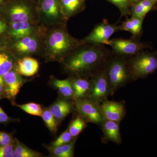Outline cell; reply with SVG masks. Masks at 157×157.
Masks as SVG:
<instances>
[{
  "instance_id": "6da1fadb",
  "label": "cell",
  "mask_w": 157,
  "mask_h": 157,
  "mask_svg": "<svg viewBox=\"0 0 157 157\" xmlns=\"http://www.w3.org/2000/svg\"><path fill=\"white\" fill-rule=\"evenodd\" d=\"M108 53L98 44H86L73 51L62 62L66 71L76 76H91L106 66Z\"/></svg>"
},
{
  "instance_id": "7a4b0ae2",
  "label": "cell",
  "mask_w": 157,
  "mask_h": 157,
  "mask_svg": "<svg viewBox=\"0 0 157 157\" xmlns=\"http://www.w3.org/2000/svg\"><path fill=\"white\" fill-rule=\"evenodd\" d=\"M47 29L43 39L44 55L48 61L63 62L73 51L85 44L72 36L63 26Z\"/></svg>"
},
{
  "instance_id": "3957f363",
  "label": "cell",
  "mask_w": 157,
  "mask_h": 157,
  "mask_svg": "<svg viewBox=\"0 0 157 157\" xmlns=\"http://www.w3.org/2000/svg\"><path fill=\"white\" fill-rule=\"evenodd\" d=\"M0 11L9 23L22 21L39 23L36 5L32 0H8L1 7Z\"/></svg>"
},
{
  "instance_id": "277c9868",
  "label": "cell",
  "mask_w": 157,
  "mask_h": 157,
  "mask_svg": "<svg viewBox=\"0 0 157 157\" xmlns=\"http://www.w3.org/2000/svg\"><path fill=\"white\" fill-rule=\"evenodd\" d=\"M39 23L45 27L63 25L67 21L60 0H39L36 4Z\"/></svg>"
},
{
  "instance_id": "5b68a950",
  "label": "cell",
  "mask_w": 157,
  "mask_h": 157,
  "mask_svg": "<svg viewBox=\"0 0 157 157\" xmlns=\"http://www.w3.org/2000/svg\"><path fill=\"white\" fill-rule=\"evenodd\" d=\"M132 80L146 78L157 70V52H140L128 62Z\"/></svg>"
},
{
  "instance_id": "8992f818",
  "label": "cell",
  "mask_w": 157,
  "mask_h": 157,
  "mask_svg": "<svg viewBox=\"0 0 157 157\" xmlns=\"http://www.w3.org/2000/svg\"><path fill=\"white\" fill-rule=\"evenodd\" d=\"M106 70L107 80L113 95L132 79L128 61L123 58L117 57L108 60Z\"/></svg>"
},
{
  "instance_id": "52a82bcc",
  "label": "cell",
  "mask_w": 157,
  "mask_h": 157,
  "mask_svg": "<svg viewBox=\"0 0 157 157\" xmlns=\"http://www.w3.org/2000/svg\"><path fill=\"white\" fill-rule=\"evenodd\" d=\"M91 77L90 89L87 98L100 105L108 97L113 95L107 80L106 66Z\"/></svg>"
},
{
  "instance_id": "ba28073f",
  "label": "cell",
  "mask_w": 157,
  "mask_h": 157,
  "mask_svg": "<svg viewBox=\"0 0 157 157\" xmlns=\"http://www.w3.org/2000/svg\"><path fill=\"white\" fill-rule=\"evenodd\" d=\"M44 34H38L13 41L11 48L19 59L29 57L43 50Z\"/></svg>"
},
{
  "instance_id": "9c48e42d",
  "label": "cell",
  "mask_w": 157,
  "mask_h": 157,
  "mask_svg": "<svg viewBox=\"0 0 157 157\" xmlns=\"http://www.w3.org/2000/svg\"><path fill=\"white\" fill-rule=\"evenodd\" d=\"M74 103L78 115L86 122L101 125L104 117L99 104L87 98L74 101Z\"/></svg>"
},
{
  "instance_id": "30bf717a",
  "label": "cell",
  "mask_w": 157,
  "mask_h": 157,
  "mask_svg": "<svg viewBox=\"0 0 157 157\" xmlns=\"http://www.w3.org/2000/svg\"><path fill=\"white\" fill-rule=\"evenodd\" d=\"M119 31V25L110 24L106 20L96 26L89 35L83 39L85 44H106L108 45L109 38Z\"/></svg>"
},
{
  "instance_id": "8fae6325",
  "label": "cell",
  "mask_w": 157,
  "mask_h": 157,
  "mask_svg": "<svg viewBox=\"0 0 157 157\" xmlns=\"http://www.w3.org/2000/svg\"><path fill=\"white\" fill-rule=\"evenodd\" d=\"M47 29L39 23L22 21L9 23L7 32L12 40L15 41L31 35L45 33Z\"/></svg>"
},
{
  "instance_id": "7c38bea8",
  "label": "cell",
  "mask_w": 157,
  "mask_h": 157,
  "mask_svg": "<svg viewBox=\"0 0 157 157\" xmlns=\"http://www.w3.org/2000/svg\"><path fill=\"white\" fill-rule=\"evenodd\" d=\"M21 76L15 67L3 76V86L6 98L11 102L13 106L16 105L15 99L20 89L25 82L28 81L27 79L23 78Z\"/></svg>"
},
{
  "instance_id": "4fadbf2b",
  "label": "cell",
  "mask_w": 157,
  "mask_h": 157,
  "mask_svg": "<svg viewBox=\"0 0 157 157\" xmlns=\"http://www.w3.org/2000/svg\"><path fill=\"white\" fill-rule=\"evenodd\" d=\"M108 45L116 53L121 56H135L150 47L146 43L136 39H113L109 40Z\"/></svg>"
},
{
  "instance_id": "5bb4252c",
  "label": "cell",
  "mask_w": 157,
  "mask_h": 157,
  "mask_svg": "<svg viewBox=\"0 0 157 157\" xmlns=\"http://www.w3.org/2000/svg\"><path fill=\"white\" fill-rule=\"evenodd\" d=\"M100 107L104 119L120 123L125 116L126 110L123 101L117 102L107 99L100 104Z\"/></svg>"
},
{
  "instance_id": "9a60e30c",
  "label": "cell",
  "mask_w": 157,
  "mask_h": 157,
  "mask_svg": "<svg viewBox=\"0 0 157 157\" xmlns=\"http://www.w3.org/2000/svg\"><path fill=\"white\" fill-rule=\"evenodd\" d=\"M48 109L58 122L63 121L74 109L75 110L74 103L63 98L57 100Z\"/></svg>"
},
{
  "instance_id": "2e32d148",
  "label": "cell",
  "mask_w": 157,
  "mask_h": 157,
  "mask_svg": "<svg viewBox=\"0 0 157 157\" xmlns=\"http://www.w3.org/2000/svg\"><path fill=\"white\" fill-rule=\"evenodd\" d=\"M105 141H110L117 144L122 143L120 123L104 119L101 124Z\"/></svg>"
},
{
  "instance_id": "e0dca14e",
  "label": "cell",
  "mask_w": 157,
  "mask_h": 157,
  "mask_svg": "<svg viewBox=\"0 0 157 157\" xmlns=\"http://www.w3.org/2000/svg\"><path fill=\"white\" fill-rule=\"evenodd\" d=\"M16 68L17 72L22 76H31L38 72L39 64L36 59L26 57L18 60Z\"/></svg>"
},
{
  "instance_id": "ac0fdd59",
  "label": "cell",
  "mask_w": 157,
  "mask_h": 157,
  "mask_svg": "<svg viewBox=\"0 0 157 157\" xmlns=\"http://www.w3.org/2000/svg\"><path fill=\"white\" fill-rule=\"evenodd\" d=\"M60 3L67 20L83 11L85 6V0H60Z\"/></svg>"
},
{
  "instance_id": "d6986e66",
  "label": "cell",
  "mask_w": 157,
  "mask_h": 157,
  "mask_svg": "<svg viewBox=\"0 0 157 157\" xmlns=\"http://www.w3.org/2000/svg\"><path fill=\"white\" fill-rule=\"evenodd\" d=\"M51 79L52 86L58 90L63 98L68 100H73L74 90L72 78L59 79L52 77Z\"/></svg>"
},
{
  "instance_id": "ffe728a7",
  "label": "cell",
  "mask_w": 157,
  "mask_h": 157,
  "mask_svg": "<svg viewBox=\"0 0 157 157\" xmlns=\"http://www.w3.org/2000/svg\"><path fill=\"white\" fill-rule=\"evenodd\" d=\"M71 78L74 90L73 101L87 98L91 87L90 80L78 76Z\"/></svg>"
},
{
  "instance_id": "44dd1931",
  "label": "cell",
  "mask_w": 157,
  "mask_h": 157,
  "mask_svg": "<svg viewBox=\"0 0 157 157\" xmlns=\"http://www.w3.org/2000/svg\"><path fill=\"white\" fill-rule=\"evenodd\" d=\"M144 17H132L122 23L119 30L126 31L132 34L134 38L140 36L142 33V25Z\"/></svg>"
},
{
  "instance_id": "7402d4cb",
  "label": "cell",
  "mask_w": 157,
  "mask_h": 157,
  "mask_svg": "<svg viewBox=\"0 0 157 157\" xmlns=\"http://www.w3.org/2000/svg\"><path fill=\"white\" fill-rule=\"evenodd\" d=\"M76 140L73 139L69 143L57 146H48V150L52 156L56 157H73Z\"/></svg>"
},
{
  "instance_id": "603a6c76",
  "label": "cell",
  "mask_w": 157,
  "mask_h": 157,
  "mask_svg": "<svg viewBox=\"0 0 157 157\" xmlns=\"http://www.w3.org/2000/svg\"><path fill=\"white\" fill-rule=\"evenodd\" d=\"M157 0H140L135 3L131 11L132 16L144 17L157 4Z\"/></svg>"
},
{
  "instance_id": "cb8c5ba5",
  "label": "cell",
  "mask_w": 157,
  "mask_h": 157,
  "mask_svg": "<svg viewBox=\"0 0 157 157\" xmlns=\"http://www.w3.org/2000/svg\"><path fill=\"white\" fill-rule=\"evenodd\" d=\"M42 154L39 152L35 151L14 138V149L12 157H39Z\"/></svg>"
},
{
  "instance_id": "d4e9b609",
  "label": "cell",
  "mask_w": 157,
  "mask_h": 157,
  "mask_svg": "<svg viewBox=\"0 0 157 157\" xmlns=\"http://www.w3.org/2000/svg\"><path fill=\"white\" fill-rule=\"evenodd\" d=\"M14 59L6 52H0V76L6 73L16 67Z\"/></svg>"
},
{
  "instance_id": "484cf974",
  "label": "cell",
  "mask_w": 157,
  "mask_h": 157,
  "mask_svg": "<svg viewBox=\"0 0 157 157\" xmlns=\"http://www.w3.org/2000/svg\"><path fill=\"white\" fill-rule=\"evenodd\" d=\"M42 117L45 125L50 132L53 134L56 133L59 122L51 112L48 108H43Z\"/></svg>"
},
{
  "instance_id": "4316f807",
  "label": "cell",
  "mask_w": 157,
  "mask_h": 157,
  "mask_svg": "<svg viewBox=\"0 0 157 157\" xmlns=\"http://www.w3.org/2000/svg\"><path fill=\"white\" fill-rule=\"evenodd\" d=\"M86 123L83 119L78 115L71 121L68 130L73 138L81 133L86 126Z\"/></svg>"
},
{
  "instance_id": "83f0119b",
  "label": "cell",
  "mask_w": 157,
  "mask_h": 157,
  "mask_svg": "<svg viewBox=\"0 0 157 157\" xmlns=\"http://www.w3.org/2000/svg\"><path fill=\"white\" fill-rule=\"evenodd\" d=\"M15 106L28 114L42 117L43 109L39 104L31 102L23 104H16Z\"/></svg>"
},
{
  "instance_id": "f1b7e54d",
  "label": "cell",
  "mask_w": 157,
  "mask_h": 157,
  "mask_svg": "<svg viewBox=\"0 0 157 157\" xmlns=\"http://www.w3.org/2000/svg\"><path fill=\"white\" fill-rule=\"evenodd\" d=\"M115 5L119 9L122 17L131 15L130 10V0H107Z\"/></svg>"
},
{
  "instance_id": "f546056e",
  "label": "cell",
  "mask_w": 157,
  "mask_h": 157,
  "mask_svg": "<svg viewBox=\"0 0 157 157\" xmlns=\"http://www.w3.org/2000/svg\"><path fill=\"white\" fill-rule=\"evenodd\" d=\"M74 139L68 130H66L57 138L52 143L51 146H57L69 143Z\"/></svg>"
},
{
  "instance_id": "4dcf8cb0",
  "label": "cell",
  "mask_w": 157,
  "mask_h": 157,
  "mask_svg": "<svg viewBox=\"0 0 157 157\" xmlns=\"http://www.w3.org/2000/svg\"><path fill=\"white\" fill-rule=\"evenodd\" d=\"M14 141V138L12 134L4 131H0V146L8 145L13 143Z\"/></svg>"
},
{
  "instance_id": "1f68e13d",
  "label": "cell",
  "mask_w": 157,
  "mask_h": 157,
  "mask_svg": "<svg viewBox=\"0 0 157 157\" xmlns=\"http://www.w3.org/2000/svg\"><path fill=\"white\" fill-rule=\"evenodd\" d=\"M14 149V142L8 145L0 146V157H12Z\"/></svg>"
},
{
  "instance_id": "d6a6232c",
  "label": "cell",
  "mask_w": 157,
  "mask_h": 157,
  "mask_svg": "<svg viewBox=\"0 0 157 157\" xmlns=\"http://www.w3.org/2000/svg\"><path fill=\"white\" fill-rule=\"evenodd\" d=\"M17 119L13 118L7 115V113L2 109L0 106V124L7 125L11 123L19 121Z\"/></svg>"
},
{
  "instance_id": "836d02e7",
  "label": "cell",
  "mask_w": 157,
  "mask_h": 157,
  "mask_svg": "<svg viewBox=\"0 0 157 157\" xmlns=\"http://www.w3.org/2000/svg\"><path fill=\"white\" fill-rule=\"evenodd\" d=\"M9 25L5 19L0 17V36L8 31Z\"/></svg>"
},
{
  "instance_id": "e575fe53",
  "label": "cell",
  "mask_w": 157,
  "mask_h": 157,
  "mask_svg": "<svg viewBox=\"0 0 157 157\" xmlns=\"http://www.w3.org/2000/svg\"><path fill=\"white\" fill-rule=\"evenodd\" d=\"M6 98V96L4 86L0 84V101Z\"/></svg>"
},
{
  "instance_id": "d590c367",
  "label": "cell",
  "mask_w": 157,
  "mask_h": 157,
  "mask_svg": "<svg viewBox=\"0 0 157 157\" xmlns=\"http://www.w3.org/2000/svg\"><path fill=\"white\" fill-rule=\"evenodd\" d=\"M4 44H5V42H4V39L0 38V50H1L4 47Z\"/></svg>"
},
{
  "instance_id": "8d00e7d4",
  "label": "cell",
  "mask_w": 157,
  "mask_h": 157,
  "mask_svg": "<svg viewBox=\"0 0 157 157\" xmlns=\"http://www.w3.org/2000/svg\"><path fill=\"white\" fill-rule=\"evenodd\" d=\"M8 0H0V9Z\"/></svg>"
},
{
  "instance_id": "74e56055",
  "label": "cell",
  "mask_w": 157,
  "mask_h": 157,
  "mask_svg": "<svg viewBox=\"0 0 157 157\" xmlns=\"http://www.w3.org/2000/svg\"><path fill=\"white\" fill-rule=\"evenodd\" d=\"M0 84L4 86V79L3 76H0Z\"/></svg>"
},
{
  "instance_id": "f35d334b",
  "label": "cell",
  "mask_w": 157,
  "mask_h": 157,
  "mask_svg": "<svg viewBox=\"0 0 157 157\" xmlns=\"http://www.w3.org/2000/svg\"><path fill=\"white\" fill-rule=\"evenodd\" d=\"M140 1V0H130V1H131V2L135 3L137 2H139Z\"/></svg>"
},
{
  "instance_id": "ab89813d",
  "label": "cell",
  "mask_w": 157,
  "mask_h": 157,
  "mask_svg": "<svg viewBox=\"0 0 157 157\" xmlns=\"http://www.w3.org/2000/svg\"><path fill=\"white\" fill-rule=\"evenodd\" d=\"M32 1H33V2H34L36 3H36L39 1V0H32Z\"/></svg>"
}]
</instances>
